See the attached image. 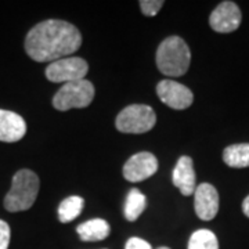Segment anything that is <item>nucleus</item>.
I'll list each match as a JSON object with an SVG mask.
<instances>
[{
    "mask_svg": "<svg viewBox=\"0 0 249 249\" xmlns=\"http://www.w3.org/2000/svg\"><path fill=\"white\" fill-rule=\"evenodd\" d=\"M27 133V122L13 111L0 109V142H19Z\"/></svg>",
    "mask_w": 249,
    "mask_h": 249,
    "instance_id": "12",
    "label": "nucleus"
},
{
    "mask_svg": "<svg viewBox=\"0 0 249 249\" xmlns=\"http://www.w3.org/2000/svg\"><path fill=\"white\" fill-rule=\"evenodd\" d=\"M242 16L240 7L234 1H222L212 11L209 17V25L214 32L230 34L237 31L241 25Z\"/></svg>",
    "mask_w": 249,
    "mask_h": 249,
    "instance_id": "9",
    "label": "nucleus"
},
{
    "mask_svg": "<svg viewBox=\"0 0 249 249\" xmlns=\"http://www.w3.org/2000/svg\"><path fill=\"white\" fill-rule=\"evenodd\" d=\"M89 65L79 57H65L50 62L46 68V78L54 83H68L85 79Z\"/></svg>",
    "mask_w": 249,
    "mask_h": 249,
    "instance_id": "6",
    "label": "nucleus"
},
{
    "mask_svg": "<svg viewBox=\"0 0 249 249\" xmlns=\"http://www.w3.org/2000/svg\"><path fill=\"white\" fill-rule=\"evenodd\" d=\"M158 170V160L151 152L134 154L124 165V178L130 183H139L154 176Z\"/></svg>",
    "mask_w": 249,
    "mask_h": 249,
    "instance_id": "8",
    "label": "nucleus"
},
{
    "mask_svg": "<svg viewBox=\"0 0 249 249\" xmlns=\"http://www.w3.org/2000/svg\"><path fill=\"white\" fill-rule=\"evenodd\" d=\"M76 232L82 241L94 242V241L106 240L111 232V227L109 223L104 219H91L79 224L76 227Z\"/></svg>",
    "mask_w": 249,
    "mask_h": 249,
    "instance_id": "13",
    "label": "nucleus"
},
{
    "mask_svg": "<svg viewBox=\"0 0 249 249\" xmlns=\"http://www.w3.org/2000/svg\"><path fill=\"white\" fill-rule=\"evenodd\" d=\"M194 208L196 216L209 222L219 212V193L212 184L202 183L194 191Z\"/></svg>",
    "mask_w": 249,
    "mask_h": 249,
    "instance_id": "10",
    "label": "nucleus"
},
{
    "mask_svg": "<svg viewBox=\"0 0 249 249\" xmlns=\"http://www.w3.org/2000/svg\"><path fill=\"white\" fill-rule=\"evenodd\" d=\"M94 86L88 79L64 83L61 89L53 97V106L58 111H68L72 108H86L94 98Z\"/></svg>",
    "mask_w": 249,
    "mask_h": 249,
    "instance_id": "4",
    "label": "nucleus"
},
{
    "mask_svg": "<svg viewBox=\"0 0 249 249\" xmlns=\"http://www.w3.org/2000/svg\"><path fill=\"white\" fill-rule=\"evenodd\" d=\"M85 199L79 196H71L65 198L58 206V220L61 223H70L75 220L83 211Z\"/></svg>",
    "mask_w": 249,
    "mask_h": 249,
    "instance_id": "16",
    "label": "nucleus"
},
{
    "mask_svg": "<svg viewBox=\"0 0 249 249\" xmlns=\"http://www.w3.org/2000/svg\"><path fill=\"white\" fill-rule=\"evenodd\" d=\"M157 115L150 106L133 104L124 108L116 116V129L122 133L142 134L150 132L155 126Z\"/></svg>",
    "mask_w": 249,
    "mask_h": 249,
    "instance_id": "5",
    "label": "nucleus"
},
{
    "mask_svg": "<svg viewBox=\"0 0 249 249\" xmlns=\"http://www.w3.org/2000/svg\"><path fill=\"white\" fill-rule=\"evenodd\" d=\"M157 94L165 106L173 109H186L194 101L191 90L172 79L160 80L157 85Z\"/></svg>",
    "mask_w": 249,
    "mask_h": 249,
    "instance_id": "7",
    "label": "nucleus"
},
{
    "mask_svg": "<svg viewBox=\"0 0 249 249\" xmlns=\"http://www.w3.org/2000/svg\"><path fill=\"white\" fill-rule=\"evenodd\" d=\"M82 35L79 29L67 21L46 19L28 32L25 52L37 62H54L71 57L79 50Z\"/></svg>",
    "mask_w": 249,
    "mask_h": 249,
    "instance_id": "1",
    "label": "nucleus"
},
{
    "mask_svg": "<svg viewBox=\"0 0 249 249\" xmlns=\"http://www.w3.org/2000/svg\"><path fill=\"white\" fill-rule=\"evenodd\" d=\"M223 160L230 168H248L249 166V142L232 144L224 148Z\"/></svg>",
    "mask_w": 249,
    "mask_h": 249,
    "instance_id": "14",
    "label": "nucleus"
},
{
    "mask_svg": "<svg viewBox=\"0 0 249 249\" xmlns=\"http://www.w3.org/2000/svg\"><path fill=\"white\" fill-rule=\"evenodd\" d=\"M157 249H170V248H168V247H160V248H157Z\"/></svg>",
    "mask_w": 249,
    "mask_h": 249,
    "instance_id": "22",
    "label": "nucleus"
},
{
    "mask_svg": "<svg viewBox=\"0 0 249 249\" xmlns=\"http://www.w3.org/2000/svg\"><path fill=\"white\" fill-rule=\"evenodd\" d=\"M242 212H244V214L247 216V217H249V196L244 199V202H242Z\"/></svg>",
    "mask_w": 249,
    "mask_h": 249,
    "instance_id": "21",
    "label": "nucleus"
},
{
    "mask_svg": "<svg viewBox=\"0 0 249 249\" xmlns=\"http://www.w3.org/2000/svg\"><path fill=\"white\" fill-rule=\"evenodd\" d=\"M124 249H152V247L150 242H147L142 238L132 237V238L127 240L126 245H124Z\"/></svg>",
    "mask_w": 249,
    "mask_h": 249,
    "instance_id": "20",
    "label": "nucleus"
},
{
    "mask_svg": "<svg viewBox=\"0 0 249 249\" xmlns=\"http://www.w3.org/2000/svg\"><path fill=\"white\" fill-rule=\"evenodd\" d=\"M39 178L35 172L29 169H21L13 176L11 188L4 198V208L9 212L28 211L35 204L39 194Z\"/></svg>",
    "mask_w": 249,
    "mask_h": 249,
    "instance_id": "3",
    "label": "nucleus"
},
{
    "mask_svg": "<svg viewBox=\"0 0 249 249\" xmlns=\"http://www.w3.org/2000/svg\"><path fill=\"white\" fill-rule=\"evenodd\" d=\"M10 237V226L4 220H0V249H9Z\"/></svg>",
    "mask_w": 249,
    "mask_h": 249,
    "instance_id": "19",
    "label": "nucleus"
},
{
    "mask_svg": "<svg viewBox=\"0 0 249 249\" xmlns=\"http://www.w3.org/2000/svg\"><path fill=\"white\" fill-rule=\"evenodd\" d=\"M140 9L142 13L147 17H154L158 14V11L162 9L163 1L162 0H142L140 3Z\"/></svg>",
    "mask_w": 249,
    "mask_h": 249,
    "instance_id": "18",
    "label": "nucleus"
},
{
    "mask_svg": "<svg viewBox=\"0 0 249 249\" xmlns=\"http://www.w3.org/2000/svg\"><path fill=\"white\" fill-rule=\"evenodd\" d=\"M190 62V47L178 36L166 37L157 50V67L163 75L170 78L183 76L188 71Z\"/></svg>",
    "mask_w": 249,
    "mask_h": 249,
    "instance_id": "2",
    "label": "nucleus"
},
{
    "mask_svg": "<svg viewBox=\"0 0 249 249\" xmlns=\"http://www.w3.org/2000/svg\"><path fill=\"white\" fill-rule=\"evenodd\" d=\"M172 180L175 187H178L183 196H193L196 188V176L193 160L187 155L180 157L172 173Z\"/></svg>",
    "mask_w": 249,
    "mask_h": 249,
    "instance_id": "11",
    "label": "nucleus"
},
{
    "mask_svg": "<svg viewBox=\"0 0 249 249\" xmlns=\"http://www.w3.org/2000/svg\"><path fill=\"white\" fill-rule=\"evenodd\" d=\"M187 249H219V241L214 232L201 229L191 234Z\"/></svg>",
    "mask_w": 249,
    "mask_h": 249,
    "instance_id": "17",
    "label": "nucleus"
},
{
    "mask_svg": "<svg viewBox=\"0 0 249 249\" xmlns=\"http://www.w3.org/2000/svg\"><path fill=\"white\" fill-rule=\"evenodd\" d=\"M147 198L139 188H132L124 204V217L127 222H136L145 211Z\"/></svg>",
    "mask_w": 249,
    "mask_h": 249,
    "instance_id": "15",
    "label": "nucleus"
}]
</instances>
